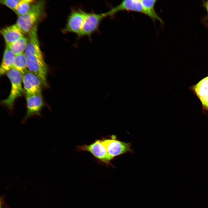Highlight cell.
<instances>
[{"instance_id":"obj_17","label":"cell","mask_w":208,"mask_h":208,"mask_svg":"<svg viewBox=\"0 0 208 208\" xmlns=\"http://www.w3.org/2000/svg\"><path fill=\"white\" fill-rule=\"evenodd\" d=\"M12 68L18 71L22 75L28 70L27 65L26 56L24 53L15 55Z\"/></svg>"},{"instance_id":"obj_3","label":"cell","mask_w":208,"mask_h":208,"mask_svg":"<svg viewBox=\"0 0 208 208\" xmlns=\"http://www.w3.org/2000/svg\"><path fill=\"white\" fill-rule=\"evenodd\" d=\"M101 140L107 152L113 159L124 154L133 152L131 143L120 141L115 135L102 138Z\"/></svg>"},{"instance_id":"obj_20","label":"cell","mask_w":208,"mask_h":208,"mask_svg":"<svg viewBox=\"0 0 208 208\" xmlns=\"http://www.w3.org/2000/svg\"><path fill=\"white\" fill-rule=\"evenodd\" d=\"M205 5L208 14V1L205 3Z\"/></svg>"},{"instance_id":"obj_6","label":"cell","mask_w":208,"mask_h":208,"mask_svg":"<svg viewBox=\"0 0 208 208\" xmlns=\"http://www.w3.org/2000/svg\"><path fill=\"white\" fill-rule=\"evenodd\" d=\"M77 150L78 152H89L101 163L108 166H113L111 161L113 159L107 152L101 139L97 140L89 144L78 146Z\"/></svg>"},{"instance_id":"obj_19","label":"cell","mask_w":208,"mask_h":208,"mask_svg":"<svg viewBox=\"0 0 208 208\" xmlns=\"http://www.w3.org/2000/svg\"><path fill=\"white\" fill-rule=\"evenodd\" d=\"M20 1V0H1L0 2L1 3L14 11Z\"/></svg>"},{"instance_id":"obj_1","label":"cell","mask_w":208,"mask_h":208,"mask_svg":"<svg viewBox=\"0 0 208 208\" xmlns=\"http://www.w3.org/2000/svg\"><path fill=\"white\" fill-rule=\"evenodd\" d=\"M11 83V89L9 96L2 100L1 103L12 110L16 99L22 96L23 92L22 78L21 73L16 70L12 68L6 74Z\"/></svg>"},{"instance_id":"obj_16","label":"cell","mask_w":208,"mask_h":208,"mask_svg":"<svg viewBox=\"0 0 208 208\" xmlns=\"http://www.w3.org/2000/svg\"><path fill=\"white\" fill-rule=\"evenodd\" d=\"M27 41V39L23 36L11 44H6V47L16 55L24 53Z\"/></svg>"},{"instance_id":"obj_14","label":"cell","mask_w":208,"mask_h":208,"mask_svg":"<svg viewBox=\"0 0 208 208\" xmlns=\"http://www.w3.org/2000/svg\"><path fill=\"white\" fill-rule=\"evenodd\" d=\"M15 55L7 47L4 50L0 68L1 76L6 74L12 68Z\"/></svg>"},{"instance_id":"obj_11","label":"cell","mask_w":208,"mask_h":208,"mask_svg":"<svg viewBox=\"0 0 208 208\" xmlns=\"http://www.w3.org/2000/svg\"><path fill=\"white\" fill-rule=\"evenodd\" d=\"M200 101L204 112H208V76L190 88Z\"/></svg>"},{"instance_id":"obj_12","label":"cell","mask_w":208,"mask_h":208,"mask_svg":"<svg viewBox=\"0 0 208 208\" xmlns=\"http://www.w3.org/2000/svg\"><path fill=\"white\" fill-rule=\"evenodd\" d=\"M37 25L36 23L29 33L27 43L24 53L26 56L31 55L43 58L38 37Z\"/></svg>"},{"instance_id":"obj_2","label":"cell","mask_w":208,"mask_h":208,"mask_svg":"<svg viewBox=\"0 0 208 208\" xmlns=\"http://www.w3.org/2000/svg\"><path fill=\"white\" fill-rule=\"evenodd\" d=\"M43 5L44 2H35L28 12L18 16L16 24L23 34L29 33L37 23L42 13Z\"/></svg>"},{"instance_id":"obj_10","label":"cell","mask_w":208,"mask_h":208,"mask_svg":"<svg viewBox=\"0 0 208 208\" xmlns=\"http://www.w3.org/2000/svg\"><path fill=\"white\" fill-rule=\"evenodd\" d=\"M27 110L26 114L22 120L24 124L29 118L35 115L40 116V112L43 107L42 97L36 95L26 96Z\"/></svg>"},{"instance_id":"obj_13","label":"cell","mask_w":208,"mask_h":208,"mask_svg":"<svg viewBox=\"0 0 208 208\" xmlns=\"http://www.w3.org/2000/svg\"><path fill=\"white\" fill-rule=\"evenodd\" d=\"M0 32L6 44H11L23 36V33L16 23L3 29Z\"/></svg>"},{"instance_id":"obj_15","label":"cell","mask_w":208,"mask_h":208,"mask_svg":"<svg viewBox=\"0 0 208 208\" xmlns=\"http://www.w3.org/2000/svg\"><path fill=\"white\" fill-rule=\"evenodd\" d=\"M140 1L144 8L148 12V16L153 21L156 20L161 23H164L163 21L156 13L155 9V6L157 0H140Z\"/></svg>"},{"instance_id":"obj_18","label":"cell","mask_w":208,"mask_h":208,"mask_svg":"<svg viewBox=\"0 0 208 208\" xmlns=\"http://www.w3.org/2000/svg\"><path fill=\"white\" fill-rule=\"evenodd\" d=\"M35 1L20 0L14 12L18 16L23 15L28 12Z\"/></svg>"},{"instance_id":"obj_8","label":"cell","mask_w":208,"mask_h":208,"mask_svg":"<svg viewBox=\"0 0 208 208\" xmlns=\"http://www.w3.org/2000/svg\"><path fill=\"white\" fill-rule=\"evenodd\" d=\"M22 75L25 95H36L42 97L43 86L39 78L28 70Z\"/></svg>"},{"instance_id":"obj_7","label":"cell","mask_w":208,"mask_h":208,"mask_svg":"<svg viewBox=\"0 0 208 208\" xmlns=\"http://www.w3.org/2000/svg\"><path fill=\"white\" fill-rule=\"evenodd\" d=\"M26 56L27 68L28 70L39 78L43 87H48V68L44 58L31 55Z\"/></svg>"},{"instance_id":"obj_5","label":"cell","mask_w":208,"mask_h":208,"mask_svg":"<svg viewBox=\"0 0 208 208\" xmlns=\"http://www.w3.org/2000/svg\"><path fill=\"white\" fill-rule=\"evenodd\" d=\"M70 10L62 31L64 33L75 34L77 37L80 33L86 12L80 8L72 7Z\"/></svg>"},{"instance_id":"obj_9","label":"cell","mask_w":208,"mask_h":208,"mask_svg":"<svg viewBox=\"0 0 208 208\" xmlns=\"http://www.w3.org/2000/svg\"><path fill=\"white\" fill-rule=\"evenodd\" d=\"M123 10L132 11L148 14L143 7L140 0H126L122 1L119 4L112 8L107 12L108 17L113 16L118 12Z\"/></svg>"},{"instance_id":"obj_4","label":"cell","mask_w":208,"mask_h":208,"mask_svg":"<svg viewBox=\"0 0 208 208\" xmlns=\"http://www.w3.org/2000/svg\"><path fill=\"white\" fill-rule=\"evenodd\" d=\"M107 17L106 12L98 13L86 12L84 21L78 39L87 36L90 39L92 35L97 31L103 19Z\"/></svg>"}]
</instances>
